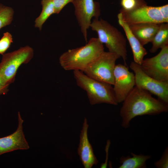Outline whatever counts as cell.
Returning <instances> with one entry per match:
<instances>
[{
    "instance_id": "obj_1",
    "label": "cell",
    "mask_w": 168,
    "mask_h": 168,
    "mask_svg": "<svg viewBox=\"0 0 168 168\" xmlns=\"http://www.w3.org/2000/svg\"><path fill=\"white\" fill-rule=\"evenodd\" d=\"M122 102L119 114L121 126L125 128L130 126V121L136 116L157 115L168 111V104L136 86Z\"/></svg>"
},
{
    "instance_id": "obj_2",
    "label": "cell",
    "mask_w": 168,
    "mask_h": 168,
    "mask_svg": "<svg viewBox=\"0 0 168 168\" xmlns=\"http://www.w3.org/2000/svg\"><path fill=\"white\" fill-rule=\"evenodd\" d=\"M104 51L103 44L98 38H92L85 45L62 54L59 58V63L65 70L82 71Z\"/></svg>"
},
{
    "instance_id": "obj_3",
    "label": "cell",
    "mask_w": 168,
    "mask_h": 168,
    "mask_svg": "<svg viewBox=\"0 0 168 168\" xmlns=\"http://www.w3.org/2000/svg\"><path fill=\"white\" fill-rule=\"evenodd\" d=\"M73 73L77 85L86 91L91 105H118L112 85L91 78L81 71H74Z\"/></svg>"
},
{
    "instance_id": "obj_4",
    "label": "cell",
    "mask_w": 168,
    "mask_h": 168,
    "mask_svg": "<svg viewBox=\"0 0 168 168\" xmlns=\"http://www.w3.org/2000/svg\"><path fill=\"white\" fill-rule=\"evenodd\" d=\"M90 27L97 33L98 39L102 44H105L108 51L119 55L123 59L124 65H126V40L121 32L102 19L94 18Z\"/></svg>"
},
{
    "instance_id": "obj_5",
    "label": "cell",
    "mask_w": 168,
    "mask_h": 168,
    "mask_svg": "<svg viewBox=\"0 0 168 168\" xmlns=\"http://www.w3.org/2000/svg\"><path fill=\"white\" fill-rule=\"evenodd\" d=\"M33 56L34 50L28 46L3 54L0 62V78L8 85L13 82L19 67L28 63Z\"/></svg>"
},
{
    "instance_id": "obj_6",
    "label": "cell",
    "mask_w": 168,
    "mask_h": 168,
    "mask_svg": "<svg viewBox=\"0 0 168 168\" xmlns=\"http://www.w3.org/2000/svg\"><path fill=\"white\" fill-rule=\"evenodd\" d=\"M117 54L104 51L82 71L89 77L111 85L114 83V72Z\"/></svg>"
},
{
    "instance_id": "obj_7",
    "label": "cell",
    "mask_w": 168,
    "mask_h": 168,
    "mask_svg": "<svg viewBox=\"0 0 168 168\" xmlns=\"http://www.w3.org/2000/svg\"><path fill=\"white\" fill-rule=\"evenodd\" d=\"M129 67L134 73L136 86L156 96L168 104V82H161L150 77L142 70L140 65L132 61Z\"/></svg>"
},
{
    "instance_id": "obj_8",
    "label": "cell",
    "mask_w": 168,
    "mask_h": 168,
    "mask_svg": "<svg viewBox=\"0 0 168 168\" xmlns=\"http://www.w3.org/2000/svg\"><path fill=\"white\" fill-rule=\"evenodd\" d=\"M140 66L150 77L161 82H168V45L161 48L156 56L143 59Z\"/></svg>"
},
{
    "instance_id": "obj_9",
    "label": "cell",
    "mask_w": 168,
    "mask_h": 168,
    "mask_svg": "<svg viewBox=\"0 0 168 168\" xmlns=\"http://www.w3.org/2000/svg\"><path fill=\"white\" fill-rule=\"evenodd\" d=\"M122 20L128 25L143 23H166L159 7L148 6L145 3L132 11L120 10Z\"/></svg>"
},
{
    "instance_id": "obj_10",
    "label": "cell",
    "mask_w": 168,
    "mask_h": 168,
    "mask_svg": "<svg viewBox=\"0 0 168 168\" xmlns=\"http://www.w3.org/2000/svg\"><path fill=\"white\" fill-rule=\"evenodd\" d=\"M74 13L85 40L87 42V30L93 17L98 18L100 15L99 3L93 0H73Z\"/></svg>"
},
{
    "instance_id": "obj_11",
    "label": "cell",
    "mask_w": 168,
    "mask_h": 168,
    "mask_svg": "<svg viewBox=\"0 0 168 168\" xmlns=\"http://www.w3.org/2000/svg\"><path fill=\"white\" fill-rule=\"evenodd\" d=\"M113 85L118 103L122 102L135 86L134 75L126 65L120 63L115 65Z\"/></svg>"
},
{
    "instance_id": "obj_12",
    "label": "cell",
    "mask_w": 168,
    "mask_h": 168,
    "mask_svg": "<svg viewBox=\"0 0 168 168\" xmlns=\"http://www.w3.org/2000/svg\"><path fill=\"white\" fill-rule=\"evenodd\" d=\"M18 124L16 130L9 135L0 138V156L16 150L29 148L23 131V120L19 112L18 113Z\"/></svg>"
},
{
    "instance_id": "obj_13",
    "label": "cell",
    "mask_w": 168,
    "mask_h": 168,
    "mask_svg": "<svg viewBox=\"0 0 168 168\" xmlns=\"http://www.w3.org/2000/svg\"><path fill=\"white\" fill-rule=\"evenodd\" d=\"M88 126L87 119L85 118L81 130L77 151L80 160L85 168H91L98 162L88 138Z\"/></svg>"
},
{
    "instance_id": "obj_14",
    "label": "cell",
    "mask_w": 168,
    "mask_h": 168,
    "mask_svg": "<svg viewBox=\"0 0 168 168\" xmlns=\"http://www.w3.org/2000/svg\"><path fill=\"white\" fill-rule=\"evenodd\" d=\"M117 17L119 23L123 28L131 47L134 61L140 65L147 51L132 32L128 25L122 20L120 13Z\"/></svg>"
},
{
    "instance_id": "obj_15",
    "label": "cell",
    "mask_w": 168,
    "mask_h": 168,
    "mask_svg": "<svg viewBox=\"0 0 168 168\" xmlns=\"http://www.w3.org/2000/svg\"><path fill=\"white\" fill-rule=\"evenodd\" d=\"M160 24L143 23L128 26L132 32L143 46L151 42Z\"/></svg>"
},
{
    "instance_id": "obj_16",
    "label": "cell",
    "mask_w": 168,
    "mask_h": 168,
    "mask_svg": "<svg viewBox=\"0 0 168 168\" xmlns=\"http://www.w3.org/2000/svg\"><path fill=\"white\" fill-rule=\"evenodd\" d=\"M131 156H121L119 158L120 164L119 168H145L146 162L150 159L149 155L140 154H136L132 152L130 153Z\"/></svg>"
},
{
    "instance_id": "obj_17",
    "label": "cell",
    "mask_w": 168,
    "mask_h": 168,
    "mask_svg": "<svg viewBox=\"0 0 168 168\" xmlns=\"http://www.w3.org/2000/svg\"><path fill=\"white\" fill-rule=\"evenodd\" d=\"M152 46L150 49L151 53L156 52L159 48L168 45V24L161 23L159 28L151 42Z\"/></svg>"
},
{
    "instance_id": "obj_18",
    "label": "cell",
    "mask_w": 168,
    "mask_h": 168,
    "mask_svg": "<svg viewBox=\"0 0 168 168\" xmlns=\"http://www.w3.org/2000/svg\"><path fill=\"white\" fill-rule=\"evenodd\" d=\"M42 10L39 16L35 21V27L41 30L43 24L52 14H55L52 0H41Z\"/></svg>"
},
{
    "instance_id": "obj_19",
    "label": "cell",
    "mask_w": 168,
    "mask_h": 168,
    "mask_svg": "<svg viewBox=\"0 0 168 168\" xmlns=\"http://www.w3.org/2000/svg\"><path fill=\"white\" fill-rule=\"evenodd\" d=\"M14 13L12 7L0 3V29L11 23Z\"/></svg>"
},
{
    "instance_id": "obj_20",
    "label": "cell",
    "mask_w": 168,
    "mask_h": 168,
    "mask_svg": "<svg viewBox=\"0 0 168 168\" xmlns=\"http://www.w3.org/2000/svg\"><path fill=\"white\" fill-rule=\"evenodd\" d=\"M143 0H121V10L130 11L133 10L145 4Z\"/></svg>"
},
{
    "instance_id": "obj_21",
    "label": "cell",
    "mask_w": 168,
    "mask_h": 168,
    "mask_svg": "<svg viewBox=\"0 0 168 168\" xmlns=\"http://www.w3.org/2000/svg\"><path fill=\"white\" fill-rule=\"evenodd\" d=\"M12 42V35L8 32L4 33L0 40V54H3Z\"/></svg>"
},
{
    "instance_id": "obj_22",
    "label": "cell",
    "mask_w": 168,
    "mask_h": 168,
    "mask_svg": "<svg viewBox=\"0 0 168 168\" xmlns=\"http://www.w3.org/2000/svg\"><path fill=\"white\" fill-rule=\"evenodd\" d=\"M154 166L157 168H168V147H166L159 160L154 162Z\"/></svg>"
},
{
    "instance_id": "obj_23",
    "label": "cell",
    "mask_w": 168,
    "mask_h": 168,
    "mask_svg": "<svg viewBox=\"0 0 168 168\" xmlns=\"http://www.w3.org/2000/svg\"><path fill=\"white\" fill-rule=\"evenodd\" d=\"M54 4L55 14H58L65 6L73 0H52Z\"/></svg>"
},
{
    "instance_id": "obj_24",
    "label": "cell",
    "mask_w": 168,
    "mask_h": 168,
    "mask_svg": "<svg viewBox=\"0 0 168 168\" xmlns=\"http://www.w3.org/2000/svg\"><path fill=\"white\" fill-rule=\"evenodd\" d=\"M160 12L166 23L168 22V5L159 6Z\"/></svg>"
},
{
    "instance_id": "obj_25",
    "label": "cell",
    "mask_w": 168,
    "mask_h": 168,
    "mask_svg": "<svg viewBox=\"0 0 168 168\" xmlns=\"http://www.w3.org/2000/svg\"><path fill=\"white\" fill-rule=\"evenodd\" d=\"M9 86L5 84L0 78V95L7 93L8 90Z\"/></svg>"
},
{
    "instance_id": "obj_26",
    "label": "cell",
    "mask_w": 168,
    "mask_h": 168,
    "mask_svg": "<svg viewBox=\"0 0 168 168\" xmlns=\"http://www.w3.org/2000/svg\"><path fill=\"white\" fill-rule=\"evenodd\" d=\"M110 140H108L107 142V144L105 147V150L106 152V159L105 162L101 164V168H106L107 166V162L108 160V151L110 146Z\"/></svg>"
}]
</instances>
